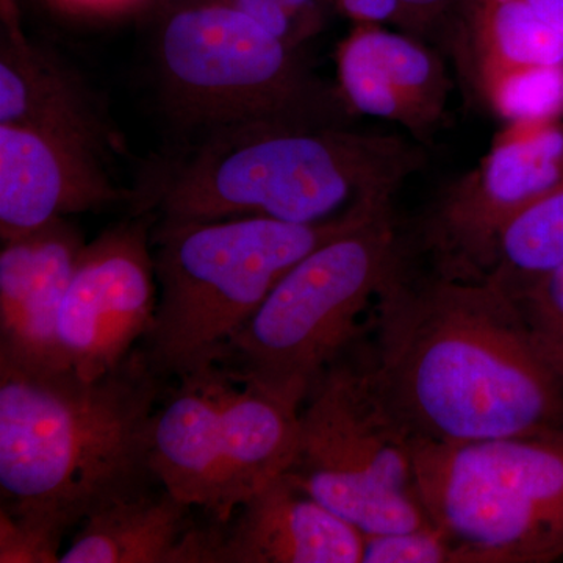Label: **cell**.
I'll return each instance as SVG.
<instances>
[{"label": "cell", "mask_w": 563, "mask_h": 563, "mask_svg": "<svg viewBox=\"0 0 563 563\" xmlns=\"http://www.w3.org/2000/svg\"><path fill=\"white\" fill-rule=\"evenodd\" d=\"M373 320L374 383L413 439L563 428V369L499 282L413 272L406 250Z\"/></svg>", "instance_id": "1"}, {"label": "cell", "mask_w": 563, "mask_h": 563, "mask_svg": "<svg viewBox=\"0 0 563 563\" xmlns=\"http://www.w3.org/2000/svg\"><path fill=\"white\" fill-rule=\"evenodd\" d=\"M166 388L140 346L96 379L0 357V514L58 551L96 510L162 485L150 432Z\"/></svg>", "instance_id": "2"}, {"label": "cell", "mask_w": 563, "mask_h": 563, "mask_svg": "<svg viewBox=\"0 0 563 563\" xmlns=\"http://www.w3.org/2000/svg\"><path fill=\"white\" fill-rule=\"evenodd\" d=\"M424 165L421 143L401 135L244 125L196 140L162 179L139 192L135 213L322 224L393 203Z\"/></svg>", "instance_id": "3"}, {"label": "cell", "mask_w": 563, "mask_h": 563, "mask_svg": "<svg viewBox=\"0 0 563 563\" xmlns=\"http://www.w3.org/2000/svg\"><path fill=\"white\" fill-rule=\"evenodd\" d=\"M387 206L322 224L157 218L152 255L158 302L140 350L168 383L220 365L229 342L296 263Z\"/></svg>", "instance_id": "4"}, {"label": "cell", "mask_w": 563, "mask_h": 563, "mask_svg": "<svg viewBox=\"0 0 563 563\" xmlns=\"http://www.w3.org/2000/svg\"><path fill=\"white\" fill-rule=\"evenodd\" d=\"M154 57L169 117L198 139L244 125L352 128L357 118L299 49L220 0L169 14Z\"/></svg>", "instance_id": "5"}, {"label": "cell", "mask_w": 563, "mask_h": 563, "mask_svg": "<svg viewBox=\"0 0 563 563\" xmlns=\"http://www.w3.org/2000/svg\"><path fill=\"white\" fill-rule=\"evenodd\" d=\"M404 254L391 203L296 263L218 366L301 409L325 369L357 343L362 320Z\"/></svg>", "instance_id": "6"}, {"label": "cell", "mask_w": 563, "mask_h": 563, "mask_svg": "<svg viewBox=\"0 0 563 563\" xmlns=\"http://www.w3.org/2000/svg\"><path fill=\"white\" fill-rule=\"evenodd\" d=\"M415 485L454 563L563 559V428L477 440L413 439Z\"/></svg>", "instance_id": "7"}, {"label": "cell", "mask_w": 563, "mask_h": 563, "mask_svg": "<svg viewBox=\"0 0 563 563\" xmlns=\"http://www.w3.org/2000/svg\"><path fill=\"white\" fill-rule=\"evenodd\" d=\"M354 347L303 401L287 473L363 536L431 526L415 485L413 437L377 390L368 357Z\"/></svg>", "instance_id": "8"}, {"label": "cell", "mask_w": 563, "mask_h": 563, "mask_svg": "<svg viewBox=\"0 0 563 563\" xmlns=\"http://www.w3.org/2000/svg\"><path fill=\"white\" fill-rule=\"evenodd\" d=\"M563 185V121L506 122L481 162L448 185L418 228L431 272L488 279L510 222Z\"/></svg>", "instance_id": "9"}, {"label": "cell", "mask_w": 563, "mask_h": 563, "mask_svg": "<svg viewBox=\"0 0 563 563\" xmlns=\"http://www.w3.org/2000/svg\"><path fill=\"white\" fill-rule=\"evenodd\" d=\"M152 211L110 225L81 251L57 320L62 365L85 379L120 366L146 339L158 302Z\"/></svg>", "instance_id": "10"}, {"label": "cell", "mask_w": 563, "mask_h": 563, "mask_svg": "<svg viewBox=\"0 0 563 563\" xmlns=\"http://www.w3.org/2000/svg\"><path fill=\"white\" fill-rule=\"evenodd\" d=\"M110 158L80 141L21 124H0V239L51 221L132 202L117 185Z\"/></svg>", "instance_id": "11"}, {"label": "cell", "mask_w": 563, "mask_h": 563, "mask_svg": "<svg viewBox=\"0 0 563 563\" xmlns=\"http://www.w3.org/2000/svg\"><path fill=\"white\" fill-rule=\"evenodd\" d=\"M335 63L336 87L355 117L395 122L418 143H428L442 124L453 80L426 41L379 22H355Z\"/></svg>", "instance_id": "12"}, {"label": "cell", "mask_w": 563, "mask_h": 563, "mask_svg": "<svg viewBox=\"0 0 563 563\" xmlns=\"http://www.w3.org/2000/svg\"><path fill=\"white\" fill-rule=\"evenodd\" d=\"M365 536L282 473L207 523V563H362Z\"/></svg>", "instance_id": "13"}, {"label": "cell", "mask_w": 563, "mask_h": 563, "mask_svg": "<svg viewBox=\"0 0 563 563\" xmlns=\"http://www.w3.org/2000/svg\"><path fill=\"white\" fill-rule=\"evenodd\" d=\"M84 233L68 218L14 239L0 250V357L63 366L58 312L81 251Z\"/></svg>", "instance_id": "14"}, {"label": "cell", "mask_w": 563, "mask_h": 563, "mask_svg": "<svg viewBox=\"0 0 563 563\" xmlns=\"http://www.w3.org/2000/svg\"><path fill=\"white\" fill-rule=\"evenodd\" d=\"M443 47L485 106L507 81L563 69V0H461Z\"/></svg>", "instance_id": "15"}, {"label": "cell", "mask_w": 563, "mask_h": 563, "mask_svg": "<svg viewBox=\"0 0 563 563\" xmlns=\"http://www.w3.org/2000/svg\"><path fill=\"white\" fill-rule=\"evenodd\" d=\"M0 124L69 136L107 158L120 150V140L90 88L25 36L14 0H2Z\"/></svg>", "instance_id": "16"}, {"label": "cell", "mask_w": 563, "mask_h": 563, "mask_svg": "<svg viewBox=\"0 0 563 563\" xmlns=\"http://www.w3.org/2000/svg\"><path fill=\"white\" fill-rule=\"evenodd\" d=\"M174 383L152 417L151 466L166 490L210 518L220 493L221 412L231 374L213 366Z\"/></svg>", "instance_id": "17"}, {"label": "cell", "mask_w": 563, "mask_h": 563, "mask_svg": "<svg viewBox=\"0 0 563 563\" xmlns=\"http://www.w3.org/2000/svg\"><path fill=\"white\" fill-rule=\"evenodd\" d=\"M299 413V407L231 376L221 412L220 493L209 520L224 523L236 507L290 468Z\"/></svg>", "instance_id": "18"}, {"label": "cell", "mask_w": 563, "mask_h": 563, "mask_svg": "<svg viewBox=\"0 0 563 563\" xmlns=\"http://www.w3.org/2000/svg\"><path fill=\"white\" fill-rule=\"evenodd\" d=\"M195 507L163 485L96 510L60 563H180Z\"/></svg>", "instance_id": "19"}, {"label": "cell", "mask_w": 563, "mask_h": 563, "mask_svg": "<svg viewBox=\"0 0 563 563\" xmlns=\"http://www.w3.org/2000/svg\"><path fill=\"white\" fill-rule=\"evenodd\" d=\"M563 268V185L518 214L504 231L488 279L507 290Z\"/></svg>", "instance_id": "20"}, {"label": "cell", "mask_w": 563, "mask_h": 563, "mask_svg": "<svg viewBox=\"0 0 563 563\" xmlns=\"http://www.w3.org/2000/svg\"><path fill=\"white\" fill-rule=\"evenodd\" d=\"M485 107L506 122L562 120L563 69L537 70L507 81Z\"/></svg>", "instance_id": "21"}, {"label": "cell", "mask_w": 563, "mask_h": 563, "mask_svg": "<svg viewBox=\"0 0 563 563\" xmlns=\"http://www.w3.org/2000/svg\"><path fill=\"white\" fill-rule=\"evenodd\" d=\"M362 563H454V551L435 526L365 536Z\"/></svg>", "instance_id": "22"}, {"label": "cell", "mask_w": 563, "mask_h": 563, "mask_svg": "<svg viewBox=\"0 0 563 563\" xmlns=\"http://www.w3.org/2000/svg\"><path fill=\"white\" fill-rule=\"evenodd\" d=\"M551 357L563 369V268L509 290Z\"/></svg>", "instance_id": "23"}, {"label": "cell", "mask_w": 563, "mask_h": 563, "mask_svg": "<svg viewBox=\"0 0 563 563\" xmlns=\"http://www.w3.org/2000/svg\"><path fill=\"white\" fill-rule=\"evenodd\" d=\"M395 25L426 43L443 44L461 0H396Z\"/></svg>", "instance_id": "24"}, {"label": "cell", "mask_w": 563, "mask_h": 563, "mask_svg": "<svg viewBox=\"0 0 563 563\" xmlns=\"http://www.w3.org/2000/svg\"><path fill=\"white\" fill-rule=\"evenodd\" d=\"M220 2L246 14L277 38L285 41L288 46L299 49L307 41L306 33L302 32L298 21L276 0H220Z\"/></svg>", "instance_id": "25"}, {"label": "cell", "mask_w": 563, "mask_h": 563, "mask_svg": "<svg viewBox=\"0 0 563 563\" xmlns=\"http://www.w3.org/2000/svg\"><path fill=\"white\" fill-rule=\"evenodd\" d=\"M333 9L355 22L395 24L398 16L396 0H331Z\"/></svg>", "instance_id": "26"}, {"label": "cell", "mask_w": 563, "mask_h": 563, "mask_svg": "<svg viewBox=\"0 0 563 563\" xmlns=\"http://www.w3.org/2000/svg\"><path fill=\"white\" fill-rule=\"evenodd\" d=\"M298 21L307 40L324 27L328 11L333 9L331 0H276Z\"/></svg>", "instance_id": "27"}, {"label": "cell", "mask_w": 563, "mask_h": 563, "mask_svg": "<svg viewBox=\"0 0 563 563\" xmlns=\"http://www.w3.org/2000/svg\"><path fill=\"white\" fill-rule=\"evenodd\" d=\"M77 7H87V9H120V7L129 5L133 0H65Z\"/></svg>", "instance_id": "28"}]
</instances>
